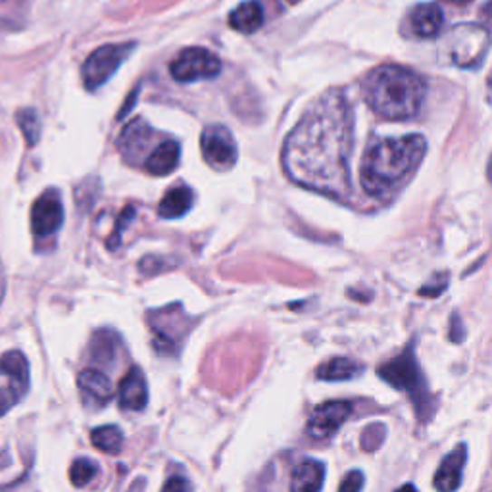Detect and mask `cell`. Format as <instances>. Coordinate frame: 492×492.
<instances>
[{"label": "cell", "instance_id": "9a60e30c", "mask_svg": "<svg viewBox=\"0 0 492 492\" xmlns=\"http://www.w3.org/2000/svg\"><path fill=\"white\" fill-rule=\"evenodd\" d=\"M77 385L82 389V392L87 396L89 400L97 402V404H106L108 400H112L114 396V387L112 381H110L102 371L99 370H83L77 377Z\"/></svg>", "mask_w": 492, "mask_h": 492}, {"label": "cell", "instance_id": "4316f807", "mask_svg": "<svg viewBox=\"0 0 492 492\" xmlns=\"http://www.w3.org/2000/svg\"><path fill=\"white\" fill-rule=\"evenodd\" d=\"M362 487H363V475L360 471H352V473L346 475L339 488L342 492H358V490H362Z\"/></svg>", "mask_w": 492, "mask_h": 492}, {"label": "cell", "instance_id": "d4e9b609", "mask_svg": "<svg viewBox=\"0 0 492 492\" xmlns=\"http://www.w3.org/2000/svg\"><path fill=\"white\" fill-rule=\"evenodd\" d=\"M385 425L373 423L370 425L366 431L362 435V449L363 450H377L381 447V442L385 440Z\"/></svg>", "mask_w": 492, "mask_h": 492}, {"label": "cell", "instance_id": "4fadbf2b", "mask_svg": "<svg viewBox=\"0 0 492 492\" xmlns=\"http://www.w3.org/2000/svg\"><path fill=\"white\" fill-rule=\"evenodd\" d=\"M468 459V449L464 444H459L456 450H452L447 458L442 459V464L435 475V488L437 490H456L462 483V471Z\"/></svg>", "mask_w": 492, "mask_h": 492}, {"label": "cell", "instance_id": "f1b7e54d", "mask_svg": "<svg viewBox=\"0 0 492 492\" xmlns=\"http://www.w3.org/2000/svg\"><path fill=\"white\" fill-rule=\"evenodd\" d=\"M5 293H6V275H5L3 265H0V303H3Z\"/></svg>", "mask_w": 492, "mask_h": 492}, {"label": "cell", "instance_id": "ba28073f", "mask_svg": "<svg viewBox=\"0 0 492 492\" xmlns=\"http://www.w3.org/2000/svg\"><path fill=\"white\" fill-rule=\"evenodd\" d=\"M200 150L204 160L214 169H231L236 164V142L224 125L206 127L200 137Z\"/></svg>", "mask_w": 492, "mask_h": 492}, {"label": "cell", "instance_id": "cb8c5ba5", "mask_svg": "<svg viewBox=\"0 0 492 492\" xmlns=\"http://www.w3.org/2000/svg\"><path fill=\"white\" fill-rule=\"evenodd\" d=\"M97 473H99V468H97V464L92 462V459L79 458V459H75L72 469H70V479H72L73 487H85L94 478H97Z\"/></svg>", "mask_w": 492, "mask_h": 492}, {"label": "cell", "instance_id": "5b68a950", "mask_svg": "<svg viewBox=\"0 0 492 492\" xmlns=\"http://www.w3.org/2000/svg\"><path fill=\"white\" fill-rule=\"evenodd\" d=\"M450 60L459 68H478L490 46V34L485 25L462 24L450 29L449 39Z\"/></svg>", "mask_w": 492, "mask_h": 492}, {"label": "cell", "instance_id": "8fae6325", "mask_svg": "<svg viewBox=\"0 0 492 492\" xmlns=\"http://www.w3.org/2000/svg\"><path fill=\"white\" fill-rule=\"evenodd\" d=\"M152 137L154 131L142 120H135L127 125L118 140V147L125 156V160L137 164L140 160V156H145L147 150L150 149Z\"/></svg>", "mask_w": 492, "mask_h": 492}, {"label": "cell", "instance_id": "277c9868", "mask_svg": "<svg viewBox=\"0 0 492 492\" xmlns=\"http://www.w3.org/2000/svg\"><path fill=\"white\" fill-rule=\"evenodd\" d=\"M377 373L381 379H385L387 383H391L394 389L406 391L411 396V400H414L421 416L431 414L429 392H427L423 373L420 371L418 360H416L414 352H411V348H408V351L404 354H400L399 358L387 362L385 366H381L377 370Z\"/></svg>", "mask_w": 492, "mask_h": 492}, {"label": "cell", "instance_id": "5bb4252c", "mask_svg": "<svg viewBox=\"0 0 492 492\" xmlns=\"http://www.w3.org/2000/svg\"><path fill=\"white\" fill-rule=\"evenodd\" d=\"M181 158V149L176 140H164L160 145L154 147V150L149 154L145 168L150 176L162 178L169 176V173L178 168Z\"/></svg>", "mask_w": 492, "mask_h": 492}, {"label": "cell", "instance_id": "7a4b0ae2", "mask_svg": "<svg viewBox=\"0 0 492 492\" xmlns=\"http://www.w3.org/2000/svg\"><path fill=\"white\" fill-rule=\"evenodd\" d=\"M427 142L421 135L379 140L366 152L360 168V183L371 197L385 195L400 185L423 160Z\"/></svg>", "mask_w": 492, "mask_h": 492}, {"label": "cell", "instance_id": "f546056e", "mask_svg": "<svg viewBox=\"0 0 492 492\" xmlns=\"http://www.w3.org/2000/svg\"><path fill=\"white\" fill-rule=\"evenodd\" d=\"M481 15H483V18H485L488 24H492V0H490V3H487V5L483 6Z\"/></svg>", "mask_w": 492, "mask_h": 492}, {"label": "cell", "instance_id": "2e32d148", "mask_svg": "<svg viewBox=\"0 0 492 492\" xmlns=\"http://www.w3.org/2000/svg\"><path fill=\"white\" fill-rule=\"evenodd\" d=\"M0 375H6L10 379V387L18 392L20 399L27 392V389H29V363L22 352L14 351V352H8L0 358Z\"/></svg>", "mask_w": 492, "mask_h": 492}, {"label": "cell", "instance_id": "6da1fadb", "mask_svg": "<svg viewBox=\"0 0 492 492\" xmlns=\"http://www.w3.org/2000/svg\"><path fill=\"white\" fill-rule=\"evenodd\" d=\"M354 145V118L342 92L317 101L291 131L283 166L298 185L335 198L351 195L348 158Z\"/></svg>", "mask_w": 492, "mask_h": 492}, {"label": "cell", "instance_id": "603a6c76", "mask_svg": "<svg viewBox=\"0 0 492 492\" xmlns=\"http://www.w3.org/2000/svg\"><path fill=\"white\" fill-rule=\"evenodd\" d=\"M15 121H18L20 130L27 140L29 147H35L41 139V118L34 108H24L15 114Z\"/></svg>", "mask_w": 492, "mask_h": 492}, {"label": "cell", "instance_id": "7c38bea8", "mask_svg": "<svg viewBox=\"0 0 492 492\" xmlns=\"http://www.w3.org/2000/svg\"><path fill=\"white\" fill-rule=\"evenodd\" d=\"M118 399L120 406L130 411H140L147 408L149 402V389H147V379L142 375L140 368H131L127 375L120 381L118 389Z\"/></svg>", "mask_w": 492, "mask_h": 492}, {"label": "cell", "instance_id": "8992f818", "mask_svg": "<svg viewBox=\"0 0 492 492\" xmlns=\"http://www.w3.org/2000/svg\"><path fill=\"white\" fill-rule=\"evenodd\" d=\"M135 51V43L104 44L94 51L83 63V82L89 91L102 87L112 77L121 63Z\"/></svg>", "mask_w": 492, "mask_h": 492}, {"label": "cell", "instance_id": "ffe728a7", "mask_svg": "<svg viewBox=\"0 0 492 492\" xmlns=\"http://www.w3.org/2000/svg\"><path fill=\"white\" fill-rule=\"evenodd\" d=\"M190 206H193V190L188 187H176L164 195L160 206H158V214L164 219H176L185 216Z\"/></svg>", "mask_w": 492, "mask_h": 492}, {"label": "cell", "instance_id": "e0dca14e", "mask_svg": "<svg viewBox=\"0 0 492 492\" xmlns=\"http://www.w3.org/2000/svg\"><path fill=\"white\" fill-rule=\"evenodd\" d=\"M442 10L437 5H420L410 14V24L414 34L421 39H431L442 29Z\"/></svg>", "mask_w": 492, "mask_h": 492}, {"label": "cell", "instance_id": "4dcf8cb0", "mask_svg": "<svg viewBox=\"0 0 492 492\" xmlns=\"http://www.w3.org/2000/svg\"><path fill=\"white\" fill-rule=\"evenodd\" d=\"M447 3H450V5H456V6H464V5H469V3H473V0H447Z\"/></svg>", "mask_w": 492, "mask_h": 492}, {"label": "cell", "instance_id": "d6986e66", "mask_svg": "<svg viewBox=\"0 0 492 492\" xmlns=\"http://www.w3.org/2000/svg\"><path fill=\"white\" fill-rule=\"evenodd\" d=\"M262 24H264V10L256 0H248V3L239 5L229 14V25L245 35H250L254 34V31H258Z\"/></svg>", "mask_w": 492, "mask_h": 492}, {"label": "cell", "instance_id": "1f68e13d", "mask_svg": "<svg viewBox=\"0 0 492 492\" xmlns=\"http://www.w3.org/2000/svg\"><path fill=\"white\" fill-rule=\"evenodd\" d=\"M488 85H490V89H492V77H490V82H488Z\"/></svg>", "mask_w": 492, "mask_h": 492}, {"label": "cell", "instance_id": "30bf717a", "mask_svg": "<svg viewBox=\"0 0 492 492\" xmlns=\"http://www.w3.org/2000/svg\"><path fill=\"white\" fill-rule=\"evenodd\" d=\"M63 224V206L58 190H44L31 210V227L39 236L54 235Z\"/></svg>", "mask_w": 492, "mask_h": 492}, {"label": "cell", "instance_id": "484cf974", "mask_svg": "<svg viewBox=\"0 0 492 492\" xmlns=\"http://www.w3.org/2000/svg\"><path fill=\"white\" fill-rule=\"evenodd\" d=\"M18 400H20V396L12 387H8V389L0 387V418H3L6 411Z\"/></svg>", "mask_w": 492, "mask_h": 492}, {"label": "cell", "instance_id": "52a82bcc", "mask_svg": "<svg viewBox=\"0 0 492 492\" xmlns=\"http://www.w3.org/2000/svg\"><path fill=\"white\" fill-rule=\"evenodd\" d=\"M169 72L176 82L193 83L200 82V79H212L219 75L221 62L214 53L200 49V46H193V49H185L179 53V56L171 62Z\"/></svg>", "mask_w": 492, "mask_h": 492}, {"label": "cell", "instance_id": "83f0119b", "mask_svg": "<svg viewBox=\"0 0 492 492\" xmlns=\"http://www.w3.org/2000/svg\"><path fill=\"white\" fill-rule=\"evenodd\" d=\"M166 490H188L190 488V483L183 478H171L166 485H164Z\"/></svg>", "mask_w": 492, "mask_h": 492}, {"label": "cell", "instance_id": "44dd1931", "mask_svg": "<svg viewBox=\"0 0 492 492\" xmlns=\"http://www.w3.org/2000/svg\"><path fill=\"white\" fill-rule=\"evenodd\" d=\"M362 373V366L351 358H333L317 370V377L323 381H346Z\"/></svg>", "mask_w": 492, "mask_h": 492}, {"label": "cell", "instance_id": "3957f363", "mask_svg": "<svg viewBox=\"0 0 492 492\" xmlns=\"http://www.w3.org/2000/svg\"><path fill=\"white\" fill-rule=\"evenodd\" d=\"M363 99L373 112L387 120L414 118L425 99V82L402 66H379L362 85Z\"/></svg>", "mask_w": 492, "mask_h": 492}, {"label": "cell", "instance_id": "9c48e42d", "mask_svg": "<svg viewBox=\"0 0 492 492\" xmlns=\"http://www.w3.org/2000/svg\"><path fill=\"white\" fill-rule=\"evenodd\" d=\"M352 414V404L342 400H333L317 406L308 421V435L312 439L323 440L335 435L344 421Z\"/></svg>", "mask_w": 492, "mask_h": 492}, {"label": "cell", "instance_id": "ac0fdd59", "mask_svg": "<svg viewBox=\"0 0 492 492\" xmlns=\"http://www.w3.org/2000/svg\"><path fill=\"white\" fill-rule=\"evenodd\" d=\"M325 466L315 459H304L293 471L291 488L296 492H315L323 487Z\"/></svg>", "mask_w": 492, "mask_h": 492}, {"label": "cell", "instance_id": "7402d4cb", "mask_svg": "<svg viewBox=\"0 0 492 492\" xmlns=\"http://www.w3.org/2000/svg\"><path fill=\"white\" fill-rule=\"evenodd\" d=\"M94 447L106 454H118L123 447V433L116 425H102L91 433Z\"/></svg>", "mask_w": 492, "mask_h": 492}]
</instances>
